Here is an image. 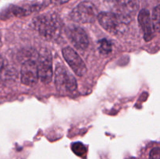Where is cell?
I'll list each match as a JSON object with an SVG mask.
<instances>
[{
    "mask_svg": "<svg viewBox=\"0 0 160 159\" xmlns=\"http://www.w3.org/2000/svg\"><path fill=\"white\" fill-rule=\"evenodd\" d=\"M6 67V62H5L4 59L0 55V77L3 74V72L5 71Z\"/></svg>",
    "mask_w": 160,
    "mask_h": 159,
    "instance_id": "obj_15",
    "label": "cell"
},
{
    "mask_svg": "<svg viewBox=\"0 0 160 159\" xmlns=\"http://www.w3.org/2000/svg\"><path fill=\"white\" fill-rule=\"evenodd\" d=\"M68 37L72 45L79 50H85L89 45V40L85 31L80 26H71L68 30Z\"/></svg>",
    "mask_w": 160,
    "mask_h": 159,
    "instance_id": "obj_8",
    "label": "cell"
},
{
    "mask_svg": "<svg viewBox=\"0 0 160 159\" xmlns=\"http://www.w3.org/2000/svg\"><path fill=\"white\" fill-rule=\"evenodd\" d=\"M38 71L39 79L44 84H48L51 82L53 76L52 70V58L49 50L43 48L40 51L38 55Z\"/></svg>",
    "mask_w": 160,
    "mask_h": 159,
    "instance_id": "obj_5",
    "label": "cell"
},
{
    "mask_svg": "<svg viewBox=\"0 0 160 159\" xmlns=\"http://www.w3.org/2000/svg\"><path fill=\"white\" fill-rule=\"evenodd\" d=\"M98 50L103 55H108L112 51V45L107 39H102L98 41Z\"/></svg>",
    "mask_w": 160,
    "mask_h": 159,
    "instance_id": "obj_12",
    "label": "cell"
},
{
    "mask_svg": "<svg viewBox=\"0 0 160 159\" xmlns=\"http://www.w3.org/2000/svg\"><path fill=\"white\" fill-rule=\"evenodd\" d=\"M98 15V10L93 3L82 2L71 11L70 18L78 23H91L95 22Z\"/></svg>",
    "mask_w": 160,
    "mask_h": 159,
    "instance_id": "obj_3",
    "label": "cell"
},
{
    "mask_svg": "<svg viewBox=\"0 0 160 159\" xmlns=\"http://www.w3.org/2000/svg\"><path fill=\"white\" fill-rule=\"evenodd\" d=\"M138 23L143 32L145 40L147 41L152 40L154 35V31L150 13L147 9H142L140 11L138 14Z\"/></svg>",
    "mask_w": 160,
    "mask_h": 159,
    "instance_id": "obj_10",
    "label": "cell"
},
{
    "mask_svg": "<svg viewBox=\"0 0 160 159\" xmlns=\"http://www.w3.org/2000/svg\"><path fill=\"white\" fill-rule=\"evenodd\" d=\"M50 1H51V2L52 3V4L62 5L67 2H69V0H50Z\"/></svg>",
    "mask_w": 160,
    "mask_h": 159,
    "instance_id": "obj_16",
    "label": "cell"
},
{
    "mask_svg": "<svg viewBox=\"0 0 160 159\" xmlns=\"http://www.w3.org/2000/svg\"><path fill=\"white\" fill-rule=\"evenodd\" d=\"M72 151L78 156H84L87 152V148L81 142H77L72 144Z\"/></svg>",
    "mask_w": 160,
    "mask_h": 159,
    "instance_id": "obj_13",
    "label": "cell"
},
{
    "mask_svg": "<svg viewBox=\"0 0 160 159\" xmlns=\"http://www.w3.org/2000/svg\"><path fill=\"white\" fill-rule=\"evenodd\" d=\"M159 2H160V0H159Z\"/></svg>",
    "mask_w": 160,
    "mask_h": 159,
    "instance_id": "obj_18",
    "label": "cell"
},
{
    "mask_svg": "<svg viewBox=\"0 0 160 159\" xmlns=\"http://www.w3.org/2000/svg\"><path fill=\"white\" fill-rule=\"evenodd\" d=\"M55 84L60 93L73 92L78 87L77 81L73 75L63 66L58 65L55 71Z\"/></svg>",
    "mask_w": 160,
    "mask_h": 159,
    "instance_id": "obj_4",
    "label": "cell"
},
{
    "mask_svg": "<svg viewBox=\"0 0 160 159\" xmlns=\"http://www.w3.org/2000/svg\"><path fill=\"white\" fill-rule=\"evenodd\" d=\"M2 45V41H1V39H0V47H1Z\"/></svg>",
    "mask_w": 160,
    "mask_h": 159,
    "instance_id": "obj_17",
    "label": "cell"
},
{
    "mask_svg": "<svg viewBox=\"0 0 160 159\" xmlns=\"http://www.w3.org/2000/svg\"><path fill=\"white\" fill-rule=\"evenodd\" d=\"M21 82L26 86H33L38 82V71L37 63L32 60L26 61L23 64L20 71Z\"/></svg>",
    "mask_w": 160,
    "mask_h": 159,
    "instance_id": "obj_7",
    "label": "cell"
},
{
    "mask_svg": "<svg viewBox=\"0 0 160 159\" xmlns=\"http://www.w3.org/2000/svg\"><path fill=\"white\" fill-rule=\"evenodd\" d=\"M152 23L155 31L160 33V5L153 9Z\"/></svg>",
    "mask_w": 160,
    "mask_h": 159,
    "instance_id": "obj_11",
    "label": "cell"
},
{
    "mask_svg": "<svg viewBox=\"0 0 160 159\" xmlns=\"http://www.w3.org/2000/svg\"><path fill=\"white\" fill-rule=\"evenodd\" d=\"M150 159H160V148H153L149 154Z\"/></svg>",
    "mask_w": 160,
    "mask_h": 159,
    "instance_id": "obj_14",
    "label": "cell"
},
{
    "mask_svg": "<svg viewBox=\"0 0 160 159\" xmlns=\"http://www.w3.org/2000/svg\"><path fill=\"white\" fill-rule=\"evenodd\" d=\"M109 3L114 6L118 12L123 17L131 19V16L134 15L138 9V0H106Z\"/></svg>",
    "mask_w": 160,
    "mask_h": 159,
    "instance_id": "obj_9",
    "label": "cell"
},
{
    "mask_svg": "<svg viewBox=\"0 0 160 159\" xmlns=\"http://www.w3.org/2000/svg\"><path fill=\"white\" fill-rule=\"evenodd\" d=\"M33 26L36 31L47 39H55L60 32V24L55 15L44 14L33 19Z\"/></svg>",
    "mask_w": 160,
    "mask_h": 159,
    "instance_id": "obj_2",
    "label": "cell"
},
{
    "mask_svg": "<svg viewBox=\"0 0 160 159\" xmlns=\"http://www.w3.org/2000/svg\"><path fill=\"white\" fill-rule=\"evenodd\" d=\"M97 18L105 30L115 35L123 34L127 31V25L131 22L128 17L112 12H101Z\"/></svg>",
    "mask_w": 160,
    "mask_h": 159,
    "instance_id": "obj_1",
    "label": "cell"
},
{
    "mask_svg": "<svg viewBox=\"0 0 160 159\" xmlns=\"http://www.w3.org/2000/svg\"><path fill=\"white\" fill-rule=\"evenodd\" d=\"M62 55L68 65L78 76H82L85 74L87 72L85 63L74 50L70 47L64 48L62 49Z\"/></svg>",
    "mask_w": 160,
    "mask_h": 159,
    "instance_id": "obj_6",
    "label": "cell"
}]
</instances>
